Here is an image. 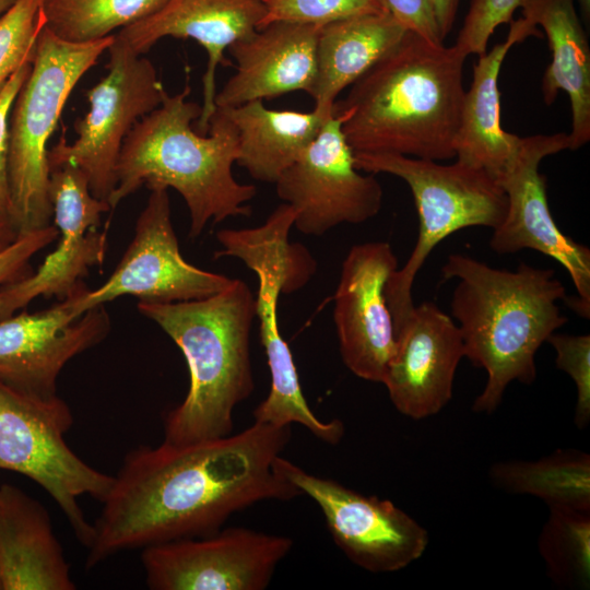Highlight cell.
I'll return each instance as SVG.
<instances>
[{
	"label": "cell",
	"mask_w": 590,
	"mask_h": 590,
	"mask_svg": "<svg viewBox=\"0 0 590 590\" xmlns=\"http://www.w3.org/2000/svg\"><path fill=\"white\" fill-rule=\"evenodd\" d=\"M291 427L253 422L216 439L129 451L92 523L86 568L125 551L211 534L255 504L302 496L278 465Z\"/></svg>",
	"instance_id": "obj_1"
},
{
	"label": "cell",
	"mask_w": 590,
	"mask_h": 590,
	"mask_svg": "<svg viewBox=\"0 0 590 590\" xmlns=\"http://www.w3.org/2000/svg\"><path fill=\"white\" fill-rule=\"evenodd\" d=\"M467 56L408 31L334 104L354 153L455 157Z\"/></svg>",
	"instance_id": "obj_2"
},
{
	"label": "cell",
	"mask_w": 590,
	"mask_h": 590,
	"mask_svg": "<svg viewBox=\"0 0 590 590\" xmlns=\"http://www.w3.org/2000/svg\"><path fill=\"white\" fill-rule=\"evenodd\" d=\"M441 274L457 280L450 310L464 357L487 375L472 410L492 414L511 381H535L538 350L567 322L557 305L565 286L548 268L498 269L462 253L449 255Z\"/></svg>",
	"instance_id": "obj_3"
},
{
	"label": "cell",
	"mask_w": 590,
	"mask_h": 590,
	"mask_svg": "<svg viewBox=\"0 0 590 590\" xmlns=\"http://www.w3.org/2000/svg\"><path fill=\"white\" fill-rule=\"evenodd\" d=\"M190 86L175 95L167 92L161 105L134 123L126 137L116 165V188L107 202L115 209L145 185L173 188L185 200L190 215V237H198L209 222L249 216L253 185L233 175L238 158V133L233 121L216 108L209 131L201 134L191 122L201 105L187 101Z\"/></svg>",
	"instance_id": "obj_4"
},
{
	"label": "cell",
	"mask_w": 590,
	"mask_h": 590,
	"mask_svg": "<svg viewBox=\"0 0 590 590\" xmlns=\"http://www.w3.org/2000/svg\"><path fill=\"white\" fill-rule=\"evenodd\" d=\"M181 351L189 370L182 402L164 417V440L184 446L233 434L234 411L253 392L250 332L256 297L233 279L217 294L176 303L139 302Z\"/></svg>",
	"instance_id": "obj_5"
},
{
	"label": "cell",
	"mask_w": 590,
	"mask_h": 590,
	"mask_svg": "<svg viewBox=\"0 0 590 590\" xmlns=\"http://www.w3.org/2000/svg\"><path fill=\"white\" fill-rule=\"evenodd\" d=\"M294 221L295 211L283 203L260 226L221 229L216 239L222 248L215 251L214 258H237L258 279L256 317L271 385L266 399L253 410V422L275 426L299 424L319 440L335 446L344 436V424L338 418L321 421L309 408L292 352L279 327L280 295L302 288L316 271V262L308 250L288 240Z\"/></svg>",
	"instance_id": "obj_6"
},
{
	"label": "cell",
	"mask_w": 590,
	"mask_h": 590,
	"mask_svg": "<svg viewBox=\"0 0 590 590\" xmlns=\"http://www.w3.org/2000/svg\"><path fill=\"white\" fill-rule=\"evenodd\" d=\"M115 39L74 43L44 27L30 74L9 117L8 172L11 219L19 234L50 225L48 142L81 78Z\"/></svg>",
	"instance_id": "obj_7"
},
{
	"label": "cell",
	"mask_w": 590,
	"mask_h": 590,
	"mask_svg": "<svg viewBox=\"0 0 590 590\" xmlns=\"http://www.w3.org/2000/svg\"><path fill=\"white\" fill-rule=\"evenodd\" d=\"M354 164L358 170L386 173L404 180L418 215L415 246L385 288L396 333L414 309L413 283L433 249L462 228H496L506 215L507 196L486 170L458 160L445 165L401 154L354 153Z\"/></svg>",
	"instance_id": "obj_8"
},
{
	"label": "cell",
	"mask_w": 590,
	"mask_h": 590,
	"mask_svg": "<svg viewBox=\"0 0 590 590\" xmlns=\"http://www.w3.org/2000/svg\"><path fill=\"white\" fill-rule=\"evenodd\" d=\"M73 415L58 394L37 396L0 379V469L38 484L58 505L76 539L86 547L93 526L79 498L99 502L113 475L91 467L67 444Z\"/></svg>",
	"instance_id": "obj_9"
},
{
	"label": "cell",
	"mask_w": 590,
	"mask_h": 590,
	"mask_svg": "<svg viewBox=\"0 0 590 590\" xmlns=\"http://www.w3.org/2000/svg\"><path fill=\"white\" fill-rule=\"evenodd\" d=\"M106 74L85 91L88 111L74 122L69 143L62 134L48 150L49 170L69 164L81 168L94 197L107 201L116 188V165L122 143L142 117L166 94L154 64L115 35L107 49Z\"/></svg>",
	"instance_id": "obj_10"
},
{
	"label": "cell",
	"mask_w": 590,
	"mask_h": 590,
	"mask_svg": "<svg viewBox=\"0 0 590 590\" xmlns=\"http://www.w3.org/2000/svg\"><path fill=\"white\" fill-rule=\"evenodd\" d=\"M168 189H151L139 214L134 235L110 276L97 288L82 282L72 294L74 314L121 296L144 303L206 298L227 287L231 278L197 268L181 256L172 223Z\"/></svg>",
	"instance_id": "obj_11"
},
{
	"label": "cell",
	"mask_w": 590,
	"mask_h": 590,
	"mask_svg": "<svg viewBox=\"0 0 590 590\" xmlns=\"http://www.w3.org/2000/svg\"><path fill=\"white\" fill-rule=\"evenodd\" d=\"M571 150L569 134L521 138L519 149L496 179L507 196V212L493 229L491 249L498 255L533 249L560 263L576 288L566 304L582 318L590 317V249L562 233L547 203L545 178L539 172L548 155Z\"/></svg>",
	"instance_id": "obj_12"
},
{
	"label": "cell",
	"mask_w": 590,
	"mask_h": 590,
	"mask_svg": "<svg viewBox=\"0 0 590 590\" xmlns=\"http://www.w3.org/2000/svg\"><path fill=\"white\" fill-rule=\"evenodd\" d=\"M294 541L244 527L173 540L141 551L152 590H263Z\"/></svg>",
	"instance_id": "obj_13"
},
{
	"label": "cell",
	"mask_w": 590,
	"mask_h": 590,
	"mask_svg": "<svg viewBox=\"0 0 590 590\" xmlns=\"http://www.w3.org/2000/svg\"><path fill=\"white\" fill-rule=\"evenodd\" d=\"M278 465L302 495L318 505L333 542L356 566L370 573H393L424 554L427 530L391 500L309 473L283 456Z\"/></svg>",
	"instance_id": "obj_14"
},
{
	"label": "cell",
	"mask_w": 590,
	"mask_h": 590,
	"mask_svg": "<svg viewBox=\"0 0 590 590\" xmlns=\"http://www.w3.org/2000/svg\"><path fill=\"white\" fill-rule=\"evenodd\" d=\"M342 122V115H330L274 182L279 198L295 211L294 226L305 235L322 236L343 223H364L382 205V187L374 174L363 175L355 167Z\"/></svg>",
	"instance_id": "obj_15"
},
{
	"label": "cell",
	"mask_w": 590,
	"mask_h": 590,
	"mask_svg": "<svg viewBox=\"0 0 590 590\" xmlns=\"http://www.w3.org/2000/svg\"><path fill=\"white\" fill-rule=\"evenodd\" d=\"M48 196L59 236L56 249L27 276L0 286V319L8 318L39 296H70L91 267L104 261L107 232L97 226L109 204L90 190L85 173L73 165L50 169Z\"/></svg>",
	"instance_id": "obj_16"
},
{
	"label": "cell",
	"mask_w": 590,
	"mask_h": 590,
	"mask_svg": "<svg viewBox=\"0 0 590 590\" xmlns=\"http://www.w3.org/2000/svg\"><path fill=\"white\" fill-rule=\"evenodd\" d=\"M387 241L351 247L333 295V319L341 358L356 377L382 384L396 346L394 327L385 288L398 269Z\"/></svg>",
	"instance_id": "obj_17"
},
{
	"label": "cell",
	"mask_w": 590,
	"mask_h": 590,
	"mask_svg": "<svg viewBox=\"0 0 590 590\" xmlns=\"http://www.w3.org/2000/svg\"><path fill=\"white\" fill-rule=\"evenodd\" d=\"M72 294L45 310L22 309L0 319L2 381L37 396H56L66 364L107 337L110 318L105 305L78 317Z\"/></svg>",
	"instance_id": "obj_18"
},
{
	"label": "cell",
	"mask_w": 590,
	"mask_h": 590,
	"mask_svg": "<svg viewBox=\"0 0 590 590\" xmlns=\"http://www.w3.org/2000/svg\"><path fill=\"white\" fill-rule=\"evenodd\" d=\"M382 385L401 414L423 420L451 400L456 370L464 357L459 328L435 303L424 302L396 332Z\"/></svg>",
	"instance_id": "obj_19"
},
{
	"label": "cell",
	"mask_w": 590,
	"mask_h": 590,
	"mask_svg": "<svg viewBox=\"0 0 590 590\" xmlns=\"http://www.w3.org/2000/svg\"><path fill=\"white\" fill-rule=\"evenodd\" d=\"M266 13L264 0H167L154 14L115 34L137 54L144 55L160 39H193L208 55L202 78L203 103L197 132L206 134L216 107L215 75L220 66H228L224 50L253 34Z\"/></svg>",
	"instance_id": "obj_20"
},
{
	"label": "cell",
	"mask_w": 590,
	"mask_h": 590,
	"mask_svg": "<svg viewBox=\"0 0 590 590\" xmlns=\"http://www.w3.org/2000/svg\"><path fill=\"white\" fill-rule=\"evenodd\" d=\"M320 28L319 25L278 21L233 43L227 50L236 61V71L216 92L215 107H237L295 91L311 96Z\"/></svg>",
	"instance_id": "obj_21"
},
{
	"label": "cell",
	"mask_w": 590,
	"mask_h": 590,
	"mask_svg": "<svg viewBox=\"0 0 590 590\" xmlns=\"http://www.w3.org/2000/svg\"><path fill=\"white\" fill-rule=\"evenodd\" d=\"M1 590H74L49 514L11 484H0Z\"/></svg>",
	"instance_id": "obj_22"
},
{
	"label": "cell",
	"mask_w": 590,
	"mask_h": 590,
	"mask_svg": "<svg viewBox=\"0 0 590 590\" xmlns=\"http://www.w3.org/2000/svg\"><path fill=\"white\" fill-rule=\"evenodd\" d=\"M505 42L479 56L473 78L464 92L459 127L453 141L455 157L482 168L497 179L515 157L521 137L509 133L500 123L498 75L509 49L528 36L540 35L538 26L519 19L510 22Z\"/></svg>",
	"instance_id": "obj_23"
},
{
	"label": "cell",
	"mask_w": 590,
	"mask_h": 590,
	"mask_svg": "<svg viewBox=\"0 0 590 590\" xmlns=\"http://www.w3.org/2000/svg\"><path fill=\"white\" fill-rule=\"evenodd\" d=\"M522 19L541 26L547 37L552 60L546 68L541 90L551 105L559 91L570 102L571 150L590 140V48L577 15L575 0H527Z\"/></svg>",
	"instance_id": "obj_24"
},
{
	"label": "cell",
	"mask_w": 590,
	"mask_h": 590,
	"mask_svg": "<svg viewBox=\"0 0 590 590\" xmlns=\"http://www.w3.org/2000/svg\"><path fill=\"white\" fill-rule=\"evenodd\" d=\"M406 32L387 12L350 16L322 25L311 94L314 109L333 113L339 94L389 52Z\"/></svg>",
	"instance_id": "obj_25"
},
{
	"label": "cell",
	"mask_w": 590,
	"mask_h": 590,
	"mask_svg": "<svg viewBox=\"0 0 590 590\" xmlns=\"http://www.w3.org/2000/svg\"><path fill=\"white\" fill-rule=\"evenodd\" d=\"M238 133L236 163L256 180L274 184L316 139L330 114L275 110L263 99L221 108Z\"/></svg>",
	"instance_id": "obj_26"
},
{
	"label": "cell",
	"mask_w": 590,
	"mask_h": 590,
	"mask_svg": "<svg viewBox=\"0 0 590 590\" xmlns=\"http://www.w3.org/2000/svg\"><path fill=\"white\" fill-rule=\"evenodd\" d=\"M491 483L510 494H528L547 506L590 511V456L575 449H557L535 461L494 463Z\"/></svg>",
	"instance_id": "obj_27"
},
{
	"label": "cell",
	"mask_w": 590,
	"mask_h": 590,
	"mask_svg": "<svg viewBox=\"0 0 590 590\" xmlns=\"http://www.w3.org/2000/svg\"><path fill=\"white\" fill-rule=\"evenodd\" d=\"M167 0H40L45 27L74 43L97 40L157 12Z\"/></svg>",
	"instance_id": "obj_28"
},
{
	"label": "cell",
	"mask_w": 590,
	"mask_h": 590,
	"mask_svg": "<svg viewBox=\"0 0 590 590\" xmlns=\"http://www.w3.org/2000/svg\"><path fill=\"white\" fill-rule=\"evenodd\" d=\"M538 547L548 578L562 589L590 586V511L548 506Z\"/></svg>",
	"instance_id": "obj_29"
},
{
	"label": "cell",
	"mask_w": 590,
	"mask_h": 590,
	"mask_svg": "<svg viewBox=\"0 0 590 590\" xmlns=\"http://www.w3.org/2000/svg\"><path fill=\"white\" fill-rule=\"evenodd\" d=\"M45 24L40 0H16L0 19V92L20 67L33 62Z\"/></svg>",
	"instance_id": "obj_30"
},
{
	"label": "cell",
	"mask_w": 590,
	"mask_h": 590,
	"mask_svg": "<svg viewBox=\"0 0 590 590\" xmlns=\"http://www.w3.org/2000/svg\"><path fill=\"white\" fill-rule=\"evenodd\" d=\"M264 3L266 13L258 28L278 21L322 26L350 16L387 12L379 0H264Z\"/></svg>",
	"instance_id": "obj_31"
},
{
	"label": "cell",
	"mask_w": 590,
	"mask_h": 590,
	"mask_svg": "<svg viewBox=\"0 0 590 590\" xmlns=\"http://www.w3.org/2000/svg\"><path fill=\"white\" fill-rule=\"evenodd\" d=\"M556 353V367L565 371L577 390L574 422L578 429L590 422V335L552 333L547 340Z\"/></svg>",
	"instance_id": "obj_32"
},
{
	"label": "cell",
	"mask_w": 590,
	"mask_h": 590,
	"mask_svg": "<svg viewBox=\"0 0 590 590\" xmlns=\"http://www.w3.org/2000/svg\"><path fill=\"white\" fill-rule=\"evenodd\" d=\"M527 0H471L455 46L467 57L481 56L496 27L511 22L514 12Z\"/></svg>",
	"instance_id": "obj_33"
},
{
	"label": "cell",
	"mask_w": 590,
	"mask_h": 590,
	"mask_svg": "<svg viewBox=\"0 0 590 590\" xmlns=\"http://www.w3.org/2000/svg\"><path fill=\"white\" fill-rule=\"evenodd\" d=\"M58 236L55 224L19 234L14 241L0 250V286L31 274V259Z\"/></svg>",
	"instance_id": "obj_34"
},
{
	"label": "cell",
	"mask_w": 590,
	"mask_h": 590,
	"mask_svg": "<svg viewBox=\"0 0 590 590\" xmlns=\"http://www.w3.org/2000/svg\"><path fill=\"white\" fill-rule=\"evenodd\" d=\"M32 63L20 67L0 92V221H11V193L8 172L9 117L17 92L30 74Z\"/></svg>",
	"instance_id": "obj_35"
},
{
	"label": "cell",
	"mask_w": 590,
	"mask_h": 590,
	"mask_svg": "<svg viewBox=\"0 0 590 590\" xmlns=\"http://www.w3.org/2000/svg\"><path fill=\"white\" fill-rule=\"evenodd\" d=\"M385 10L406 31L434 44H444L432 0H379Z\"/></svg>",
	"instance_id": "obj_36"
},
{
	"label": "cell",
	"mask_w": 590,
	"mask_h": 590,
	"mask_svg": "<svg viewBox=\"0 0 590 590\" xmlns=\"http://www.w3.org/2000/svg\"><path fill=\"white\" fill-rule=\"evenodd\" d=\"M461 0H432L439 35L444 42L451 32Z\"/></svg>",
	"instance_id": "obj_37"
},
{
	"label": "cell",
	"mask_w": 590,
	"mask_h": 590,
	"mask_svg": "<svg viewBox=\"0 0 590 590\" xmlns=\"http://www.w3.org/2000/svg\"><path fill=\"white\" fill-rule=\"evenodd\" d=\"M19 233L11 221H0V250L15 240Z\"/></svg>",
	"instance_id": "obj_38"
},
{
	"label": "cell",
	"mask_w": 590,
	"mask_h": 590,
	"mask_svg": "<svg viewBox=\"0 0 590 590\" xmlns=\"http://www.w3.org/2000/svg\"><path fill=\"white\" fill-rule=\"evenodd\" d=\"M16 0H0V19L9 11Z\"/></svg>",
	"instance_id": "obj_39"
},
{
	"label": "cell",
	"mask_w": 590,
	"mask_h": 590,
	"mask_svg": "<svg viewBox=\"0 0 590 590\" xmlns=\"http://www.w3.org/2000/svg\"><path fill=\"white\" fill-rule=\"evenodd\" d=\"M579 3V7L583 13V16L589 19L590 15V0H577Z\"/></svg>",
	"instance_id": "obj_40"
},
{
	"label": "cell",
	"mask_w": 590,
	"mask_h": 590,
	"mask_svg": "<svg viewBox=\"0 0 590 590\" xmlns=\"http://www.w3.org/2000/svg\"><path fill=\"white\" fill-rule=\"evenodd\" d=\"M0 590H1V586H0Z\"/></svg>",
	"instance_id": "obj_41"
}]
</instances>
